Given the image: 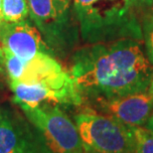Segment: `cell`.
Segmentation results:
<instances>
[{
  "label": "cell",
  "mask_w": 153,
  "mask_h": 153,
  "mask_svg": "<svg viewBox=\"0 0 153 153\" xmlns=\"http://www.w3.org/2000/svg\"><path fill=\"white\" fill-rule=\"evenodd\" d=\"M71 74L84 100L112 99L148 91L153 66L134 39H120L79 50Z\"/></svg>",
  "instance_id": "6da1fadb"
},
{
  "label": "cell",
  "mask_w": 153,
  "mask_h": 153,
  "mask_svg": "<svg viewBox=\"0 0 153 153\" xmlns=\"http://www.w3.org/2000/svg\"><path fill=\"white\" fill-rule=\"evenodd\" d=\"M32 125L25 129L24 153H82L76 124L58 105L21 106Z\"/></svg>",
  "instance_id": "7a4b0ae2"
},
{
  "label": "cell",
  "mask_w": 153,
  "mask_h": 153,
  "mask_svg": "<svg viewBox=\"0 0 153 153\" xmlns=\"http://www.w3.org/2000/svg\"><path fill=\"white\" fill-rule=\"evenodd\" d=\"M75 124L84 147L100 153H133L132 128L91 109L75 115Z\"/></svg>",
  "instance_id": "3957f363"
},
{
  "label": "cell",
  "mask_w": 153,
  "mask_h": 153,
  "mask_svg": "<svg viewBox=\"0 0 153 153\" xmlns=\"http://www.w3.org/2000/svg\"><path fill=\"white\" fill-rule=\"evenodd\" d=\"M93 102L102 114L129 127L147 124L153 114V94L149 91L112 99H97Z\"/></svg>",
  "instance_id": "277c9868"
},
{
  "label": "cell",
  "mask_w": 153,
  "mask_h": 153,
  "mask_svg": "<svg viewBox=\"0 0 153 153\" xmlns=\"http://www.w3.org/2000/svg\"><path fill=\"white\" fill-rule=\"evenodd\" d=\"M0 44L25 62L42 53H49L38 29L26 20L0 23Z\"/></svg>",
  "instance_id": "5b68a950"
},
{
  "label": "cell",
  "mask_w": 153,
  "mask_h": 153,
  "mask_svg": "<svg viewBox=\"0 0 153 153\" xmlns=\"http://www.w3.org/2000/svg\"><path fill=\"white\" fill-rule=\"evenodd\" d=\"M33 21L39 29L56 42L68 22L69 0H27Z\"/></svg>",
  "instance_id": "8992f818"
},
{
  "label": "cell",
  "mask_w": 153,
  "mask_h": 153,
  "mask_svg": "<svg viewBox=\"0 0 153 153\" xmlns=\"http://www.w3.org/2000/svg\"><path fill=\"white\" fill-rule=\"evenodd\" d=\"M10 87L14 94L13 100L20 106L35 108L43 103L51 102L66 105L64 97L48 85L42 84L26 85L22 82H10Z\"/></svg>",
  "instance_id": "52a82bcc"
},
{
  "label": "cell",
  "mask_w": 153,
  "mask_h": 153,
  "mask_svg": "<svg viewBox=\"0 0 153 153\" xmlns=\"http://www.w3.org/2000/svg\"><path fill=\"white\" fill-rule=\"evenodd\" d=\"M25 129L19 127L8 112L0 109V153H24Z\"/></svg>",
  "instance_id": "ba28073f"
},
{
  "label": "cell",
  "mask_w": 153,
  "mask_h": 153,
  "mask_svg": "<svg viewBox=\"0 0 153 153\" xmlns=\"http://www.w3.org/2000/svg\"><path fill=\"white\" fill-rule=\"evenodd\" d=\"M3 19L6 22H21L29 16L27 0H2Z\"/></svg>",
  "instance_id": "9c48e42d"
},
{
  "label": "cell",
  "mask_w": 153,
  "mask_h": 153,
  "mask_svg": "<svg viewBox=\"0 0 153 153\" xmlns=\"http://www.w3.org/2000/svg\"><path fill=\"white\" fill-rule=\"evenodd\" d=\"M3 50H4V68L10 79V82H19L24 72L25 61L15 56L7 49L3 48Z\"/></svg>",
  "instance_id": "30bf717a"
},
{
  "label": "cell",
  "mask_w": 153,
  "mask_h": 153,
  "mask_svg": "<svg viewBox=\"0 0 153 153\" xmlns=\"http://www.w3.org/2000/svg\"><path fill=\"white\" fill-rule=\"evenodd\" d=\"M131 128L135 140L133 153H153V131L142 126Z\"/></svg>",
  "instance_id": "8fae6325"
},
{
  "label": "cell",
  "mask_w": 153,
  "mask_h": 153,
  "mask_svg": "<svg viewBox=\"0 0 153 153\" xmlns=\"http://www.w3.org/2000/svg\"><path fill=\"white\" fill-rule=\"evenodd\" d=\"M141 24L146 56L149 63L153 66V10L148 11L143 16Z\"/></svg>",
  "instance_id": "7c38bea8"
},
{
  "label": "cell",
  "mask_w": 153,
  "mask_h": 153,
  "mask_svg": "<svg viewBox=\"0 0 153 153\" xmlns=\"http://www.w3.org/2000/svg\"><path fill=\"white\" fill-rule=\"evenodd\" d=\"M97 1H100V0H74V5L76 10L79 13H82L84 11H87Z\"/></svg>",
  "instance_id": "4fadbf2b"
},
{
  "label": "cell",
  "mask_w": 153,
  "mask_h": 153,
  "mask_svg": "<svg viewBox=\"0 0 153 153\" xmlns=\"http://www.w3.org/2000/svg\"><path fill=\"white\" fill-rule=\"evenodd\" d=\"M127 6H133V7H149L153 5V0H126Z\"/></svg>",
  "instance_id": "5bb4252c"
},
{
  "label": "cell",
  "mask_w": 153,
  "mask_h": 153,
  "mask_svg": "<svg viewBox=\"0 0 153 153\" xmlns=\"http://www.w3.org/2000/svg\"><path fill=\"white\" fill-rule=\"evenodd\" d=\"M4 71V50H3L2 45L0 44V74H2Z\"/></svg>",
  "instance_id": "9a60e30c"
},
{
  "label": "cell",
  "mask_w": 153,
  "mask_h": 153,
  "mask_svg": "<svg viewBox=\"0 0 153 153\" xmlns=\"http://www.w3.org/2000/svg\"><path fill=\"white\" fill-rule=\"evenodd\" d=\"M147 128L148 129H150L151 131H153V114H152V116L150 117V119L148 120V122H147Z\"/></svg>",
  "instance_id": "2e32d148"
},
{
  "label": "cell",
  "mask_w": 153,
  "mask_h": 153,
  "mask_svg": "<svg viewBox=\"0 0 153 153\" xmlns=\"http://www.w3.org/2000/svg\"><path fill=\"white\" fill-rule=\"evenodd\" d=\"M3 11H2V0H0V23L3 22Z\"/></svg>",
  "instance_id": "e0dca14e"
},
{
  "label": "cell",
  "mask_w": 153,
  "mask_h": 153,
  "mask_svg": "<svg viewBox=\"0 0 153 153\" xmlns=\"http://www.w3.org/2000/svg\"><path fill=\"white\" fill-rule=\"evenodd\" d=\"M82 153H100V152L94 151V150H93V149H90V148L84 147V151H82Z\"/></svg>",
  "instance_id": "ac0fdd59"
},
{
  "label": "cell",
  "mask_w": 153,
  "mask_h": 153,
  "mask_svg": "<svg viewBox=\"0 0 153 153\" xmlns=\"http://www.w3.org/2000/svg\"><path fill=\"white\" fill-rule=\"evenodd\" d=\"M148 91H149V93H150L151 94H153V78L151 79V82H150V85H149Z\"/></svg>",
  "instance_id": "d6986e66"
}]
</instances>
